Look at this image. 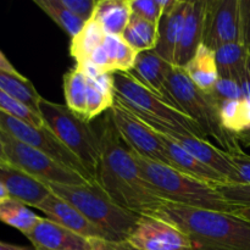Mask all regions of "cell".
Wrapping results in <instances>:
<instances>
[{"label":"cell","mask_w":250,"mask_h":250,"mask_svg":"<svg viewBox=\"0 0 250 250\" xmlns=\"http://www.w3.org/2000/svg\"><path fill=\"white\" fill-rule=\"evenodd\" d=\"M236 215H239V216H242L243 219L248 220L250 222V209H239L238 212H237Z\"/></svg>","instance_id":"46"},{"label":"cell","mask_w":250,"mask_h":250,"mask_svg":"<svg viewBox=\"0 0 250 250\" xmlns=\"http://www.w3.org/2000/svg\"><path fill=\"white\" fill-rule=\"evenodd\" d=\"M114 126L122 141L134 153L150 160L165 164L172 167L160 137L155 131L139 117L132 114L127 107L115 99L114 105L109 110Z\"/></svg>","instance_id":"10"},{"label":"cell","mask_w":250,"mask_h":250,"mask_svg":"<svg viewBox=\"0 0 250 250\" xmlns=\"http://www.w3.org/2000/svg\"><path fill=\"white\" fill-rule=\"evenodd\" d=\"M207 0H189L182 33L175 54V66L185 68L203 41Z\"/></svg>","instance_id":"17"},{"label":"cell","mask_w":250,"mask_h":250,"mask_svg":"<svg viewBox=\"0 0 250 250\" xmlns=\"http://www.w3.org/2000/svg\"><path fill=\"white\" fill-rule=\"evenodd\" d=\"M166 102L188 117L194 120L204 132L205 137L212 138L221 149L231 151L241 146L234 134L222 127L219 110L208 93L202 92L187 76L183 68L173 66L166 83Z\"/></svg>","instance_id":"6"},{"label":"cell","mask_w":250,"mask_h":250,"mask_svg":"<svg viewBox=\"0 0 250 250\" xmlns=\"http://www.w3.org/2000/svg\"><path fill=\"white\" fill-rule=\"evenodd\" d=\"M63 95L66 106L71 112L84 120L87 117V76L77 67L67 71L63 75ZM87 122V121H85Z\"/></svg>","instance_id":"24"},{"label":"cell","mask_w":250,"mask_h":250,"mask_svg":"<svg viewBox=\"0 0 250 250\" xmlns=\"http://www.w3.org/2000/svg\"><path fill=\"white\" fill-rule=\"evenodd\" d=\"M0 110H2L6 114L11 115V116L16 117V119L27 122V124L33 125L36 127L44 126L43 119L41 117V115L32 111L26 105H23L19 100L10 97L9 94L2 92L1 89H0Z\"/></svg>","instance_id":"32"},{"label":"cell","mask_w":250,"mask_h":250,"mask_svg":"<svg viewBox=\"0 0 250 250\" xmlns=\"http://www.w3.org/2000/svg\"><path fill=\"white\" fill-rule=\"evenodd\" d=\"M87 117L85 121L92 122L104 111H109L115 103V93L112 88L104 87L92 78L87 77Z\"/></svg>","instance_id":"31"},{"label":"cell","mask_w":250,"mask_h":250,"mask_svg":"<svg viewBox=\"0 0 250 250\" xmlns=\"http://www.w3.org/2000/svg\"><path fill=\"white\" fill-rule=\"evenodd\" d=\"M98 131L100 159L95 182L119 207L139 216L154 214L166 202L146 180L131 150L122 146L109 112Z\"/></svg>","instance_id":"1"},{"label":"cell","mask_w":250,"mask_h":250,"mask_svg":"<svg viewBox=\"0 0 250 250\" xmlns=\"http://www.w3.org/2000/svg\"><path fill=\"white\" fill-rule=\"evenodd\" d=\"M126 243H127V242H126ZM127 248H128V250H137V249L132 248V247H131V246H129V244H128V243H127Z\"/></svg>","instance_id":"47"},{"label":"cell","mask_w":250,"mask_h":250,"mask_svg":"<svg viewBox=\"0 0 250 250\" xmlns=\"http://www.w3.org/2000/svg\"><path fill=\"white\" fill-rule=\"evenodd\" d=\"M46 215V219L51 220L55 224L85 237V238H105V234L85 219L73 205L61 199L54 193H50L48 198L37 208Z\"/></svg>","instance_id":"16"},{"label":"cell","mask_w":250,"mask_h":250,"mask_svg":"<svg viewBox=\"0 0 250 250\" xmlns=\"http://www.w3.org/2000/svg\"><path fill=\"white\" fill-rule=\"evenodd\" d=\"M38 109L44 125L80 159L95 182L100 159V136L97 127L76 116L66 105L44 98L39 102Z\"/></svg>","instance_id":"7"},{"label":"cell","mask_w":250,"mask_h":250,"mask_svg":"<svg viewBox=\"0 0 250 250\" xmlns=\"http://www.w3.org/2000/svg\"><path fill=\"white\" fill-rule=\"evenodd\" d=\"M92 250H128L126 242H110L103 238H89Z\"/></svg>","instance_id":"40"},{"label":"cell","mask_w":250,"mask_h":250,"mask_svg":"<svg viewBox=\"0 0 250 250\" xmlns=\"http://www.w3.org/2000/svg\"><path fill=\"white\" fill-rule=\"evenodd\" d=\"M131 153L146 180L165 202L229 214L238 212L237 208L222 197L216 186L203 182L177 168L144 158L132 150Z\"/></svg>","instance_id":"3"},{"label":"cell","mask_w":250,"mask_h":250,"mask_svg":"<svg viewBox=\"0 0 250 250\" xmlns=\"http://www.w3.org/2000/svg\"><path fill=\"white\" fill-rule=\"evenodd\" d=\"M44 185L97 226L105 234L106 241L126 242L141 219L139 215L119 207L97 182L88 185Z\"/></svg>","instance_id":"5"},{"label":"cell","mask_w":250,"mask_h":250,"mask_svg":"<svg viewBox=\"0 0 250 250\" xmlns=\"http://www.w3.org/2000/svg\"><path fill=\"white\" fill-rule=\"evenodd\" d=\"M188 234L194 250H250V222L236 214L167 203L154 214Z\"/></svg>","instance_id":"2"},{"label":"cell","mask_w":250,"mask_h":250,"mask_svg":"<svg viewBox=\"0 0 250 250\" xmlns=\"http://www.w3.org/2000/svg\"><path fill=\"white\" fill-rule=\"evenodd\" d=\"M36 250H46V249H36Z\"/></svg>","instance_id":"48"},{"label":"cell","mask_w":250,"mask_h":250,"mask_svg":"<svg viewBox=\"0 0 250 250\" xmlns=\"http://www.w3.org/2000/svg\"><path fill=\"white\" fill-rule=\"evenodd\" d=\"M229 153L231 155L232 163L238 171L241 183L250 185V155L242 149V146H238Z\"/></svg>","instance_id":"38"},{"label":"cell","mask_w":250,"mask_h":250,"mask_svg":"<svg viewBox=\"0 0 250 250\" xmlns=\"http://www.w3.org/2000/svg\"><path fill=\"white\" fill-rule=\"evenodd\" d=\"M65 9L82 20L83 22L89 21L94 14L98 0H59Z\"/></svg>","instance_id":"37"},{"label":"cell","mask_w":250,"mask_h":250,"mask_svg":"<svg viewBox=\"0 0 250 250\" xmlns=\"http://www.w3.org/2000/svg\"><path fill=\"white\" fill-rule=\"evenodd\" d=\"M126 242L137 250H194L188 234L156 216H141Z\"/></svg>","instance_id":"12"},{"label":"cell","mask_w":250,"mask_h":250,"mask_svg":"<svg viewBox=\"0 0 250 250\" xmlns=\"http://www.w3.org/2000/svg\"><path fill=\"white\" fill-rule=\"evenodd\" d=\"M137 56H138V53L121 38L119 43V49H117L116 60H115L116 72H131L136 63Z\"/></svg>","instance_id":"36"},{"label":"cell","mask_w":250,"mask_h":250,"mask_svg":"<svg viewBox=\"0 0 250 250\" xmlns=\"http://www.w3.org/2000/svg\"><path fill=\"white\" fill-rule=\"evenodd\" d=\"M0 141L2 143L5 155L9 165L27 173L31 177L43 183L55 185H88L89 182L80 173L66 168L58 161L45 155L42 151L12 138L0 131Z\"/></svg>","instance_id":"8"},{"label":"cell","mask_w":250,"mask_h":250,"mask_svg":"<svg viewBox=\"0 0 250 250\" xmlns=\"http://www.w3.org/2000/svg\"><path fill=\"white\" fill-rule=\"evenodd\" d=\"M173 65L164 60L155 50L139 53L131 73L141 84L165 99L166 83ZM166 100V99H165Z\"/></svg>","instance_id":"19"},{"label":"cell","mask_w":250,"mask_h":250,"mask_svg":"<svg viewBox=\"0 0 250 250\" xmlns=\"http://www.w3.org/2000/svg\"><path fill=\"white\" fill-rule=\"evenodd\" d=\"M106 33L99 22L92 17L83 28L71 38L70 54L76 60V65H82L90 59L92 54L104 43Z\"/></svg>","instance_id":"23"},{"label":"cell","mask_w":250,"mask_h":250,"mask_svg":"<svg viewBox=\"0 0 250 250\" xmlns=\"http://www.w3.org/2000/svg\"><path fill=\"white\" fill-rule=\"evenodd\" d=\"M183 70L189 80L204 93L211 92L219 80L215 51L204 44H200L197 53Z\"/></svg>","instance_id":"21"},{"label":"cell","mask_w":250,"mask_h":250,"mask_svg":"<svg viewBox=\"0 0 250 250\" xmlns=\"http://www.w3.org/2000/svg\"><path fill=\"white\" fill-rule=\"evenodd\" d=\"M219 77L233 80L241 84L247 63V50L241 42L225 44L215 51Z\"/></svg>","instance_id":"25"},{"label":"cell","mask_w":250,"mask_h":250,"mask_svg":"<svg viewBox=\"0 0 250 250\" xmlns=\"http://www.w3.org/2000/svg\"><path fill=\"white\" fill-rule=\"evenodd\" d=\"M41 217L28 209L26 204L9 198L0 203V221L19 229L22 234H28L36 227Z\"/></svg>","instance_id":"28"},{"label":"cell","mask_w":250,"mask_h":250,"mask_svg":"<svg viewBox=\"0 0 250 250\" xmlns=\"http://www.w3.org/2000/svg\"><path fill=\"white\" fill-rule=\"evenodd\" d=\"M112 76L115 99L154 131L207 139L204 132L194 120L141 84L131 73L115 72Z\"/></svg>","instance_id":"4"},{"label":"cell","mask_w":250,"mask_h":250,"mask_svg":"<svg viewBox=\"0 0 250 250\" xmlns=\"http://www.w3.org/2000/svg\"><path fill=\"white\" fill-rule=\"evenodd\" d=\"M208 95H209L217 110L225 102L243 99L241 84L233 80L222 77H219L214 89L210 93H208Z\"/></svg>","instance_id":"33"},{"label":"cell","mask_w":250,"mask_h":250,"mask_svg":"<svg viewBox=\"0 0 250 250\" xmlns=\"http://www.w3.org/2000/svg\"><path fill=\"white\" fill-rule=\"evenodd\" d=\"M222 127L232 134H238L250 127V103L246 99L225 102L219 107Z\"/></svg>","instance_id":"29"},{"label":"cell","mask_w":250,"mask_h":250,"mask_svg":"<svg viewBox=\"0 0 250 250\" xmlns=\"http://www.w3.org/2000/svg\"><path fill=\"white\" fill-rule=\"evenodd\" d=\"M121 38L138 54L154 50L158 44V24L132 15Z\"/></svg>","instance_id":"27"},{"label":"cell","mask_w":250,"mask_h":250,"mask_svg":"<svg viewBox=\"0 0 250 250\" xmlns=\"http://www.w3.org/2000/svg\"><path fill=\"white\" fill-rule=\"evenodd\" d=\"M0 164H2V165H9V163H7L6 155H5L4 148H2L1 141H0Z\"/></svg>","instance_id":"45"},{"label":"cell","mask_w":250,"mask_h":250,"mask_svg":"<svg viewBox=\"0 0 250 250\" xmlns=\"http://www.w3.org/2000/svg\"><path fill=\"white\" fill-rule=\"evenodd\" d=\"M156 133H158L161 142H163L164 148H165L166 153H167L172 167L177 168L178 171L186 173V175L192 176V177L198 178V180L203 181V182L210 183L212 186L229 183L226 178L222 177L220 173H217L216 171H214L209 166L203 164L197 158L190 155L188 151H186L180 144L176 143L170 137L166 136V134L159 133V132H156Z\"/></svg>","instance_id":"20"},{"label":"cell","mask_w":250,"mask_h":250,"mask_svg":"<svg viewBox=\"0 0 250 250\" xmlns=\"http://www.w3.org/2000/svg\"><path fill=\"white\" fill-rule=\"evenodd\" d=\"M0 250H36V249L28 248V247L15 246V244H9V243H4V242H0Z\"/></svg>","instance_id":"43"},{"label":"cell","mask_w":250,"mask_h":250,"mask_svg":"<svg viewBox=\"0 0 250 250\" xmlns=\"http://www.w3.org/2000/svg\"><path fill=\"white\" fill-rule=\"evenodd\" d=\"M0 131L50 156L60 165L80 173L89 182H94L80 159L71 153L45 125L36 127L0 110Z\"/></svg>","instance_id":"9"},{"label":"cell","mask_w":250,"mask_h":250,"mask_svg":"<svg viewBox=\"0 0 250 250\" xmlns=\"http://www.w3.org/2000/svg\"><path fill=\"white\" fill-rule=\"evenodd\" d=\"M189 0H170L158 24V44L154 50L175 66V54L182 33Z\"/></svg>","instance_id":"15"},{"label":"cell","mask_w":250,"mask_h":250,"mask_svg":"<svg viewBox=\"0 0 250 250\" xmlns=\"http://www.w3.org/2000/svg\"><path fill=\"white\" fill-rule=\"evenodd\" d=\"M241 9V38L239 42L250 54V0H239Z\"/></svg>","instance_id":"39"},{"label":"cell","mask_w":250,"mask_h":250,"mask_svg":"<svg viewBox=\"0 0 250 250\" xmlns=\"http://www.w3.org/2000/svg\"><path fill=\"white\" fill-rule=\"evenodd\" d=\"M132 16L129 0H98L93 17L110 36L121 37Z\"/></svg>","instance_id":"22"},{"label":"cell","mask_w":250,"mask_h":250,"mask_svg":"<svg viewBox=\"0 0 250 250\" xmlns=\"http://www.w3.org/2000/svg\"><path fill=\"white\" fill-rule=\"evenodd\" d=\"M34 4L42 10L45 15H48L66 34L73 38L81 29L83 28L85 22L78 19L76 15L68 11L67 9L60 4L59 0H34Z\"/></svg>","instance_id":"30"},{"label":"cell","mask_w":250,"mask_h":250,"mask_svg":"<svg viewBox=\"0 0 250 250\" xmlns=\"http://www.w3.org/2000/svg\"><path fill=\"white\" fill-rule=\"evenodd\" d=\"M26 237L34 249L92 250L89 238L80 236L46 217H41Z\"/></svg>","instance_id":"14"},{"label":"cell","mask_w":250,"mask_h":250,"mask_svg":"<svg viewBox=\"0 0 250 250\" xmlns=\"http://www.w3.org/2000/svg\"><path fill=\"white\" fill-rule=\"evenodd\" d=\"M0 71H4V72L9 73H19V71L14 67L11 62L9 61V59L4 55L1 50H0Z\"/></svg>","instance_id":"41"},{"label":"cell","mask_w":250,"mask_h":250,"mask_svg":"<svg viewBox=\"0 0 250 250\" xmlns=\"http://www.w3.org/2000/svg\"><path fill=\"white\" fill-rule=\"evenodd\" d=\"M222 197L237 209H250V185L225 183L216 186Z\"/></svg>","instance_id":"35"},{"label":"cell","mask_w":250,"mask_h":250,"mask_svg":"<svg viewBox=\"0 0 250 250\" xmlns=\"http://www.w3.org/2000/svg\"><path fill=\"white\" fill-rule=\"evenodd\" d=\"M239 0H207L202 44L216 51L220 46L239 42Z\"/></svg>","instance_id":"11"},{"label":"cell","mask_w":250,"mask_h":250,"mask_svg":"<svg viewBox=\"0 0 250 250\" xmlns=\"http://www.w3.org/2000/svg\"><path fill=\"white\" fill-rule=\"evenodd\" d=\"M0 89L26 105L32 111L39 114L38 105L42 97L34 88L33 83L20 72L9 73L0 71Z\"/></svg>","instance_id":"26"},{"label":"cell","mask_w":250,"mask_h":250,"mask_svg":"<svg viewBox=\"0 0 250 250\" xmlns=\"http://www.w3.org/2000/svg\"><path fill=\"white\" fill-rule=\"evenodd\" d=\"M9 198H10V194H9V192H7L6 187H5V186L0 182V203L5 202V200H7Z\"/></svg>","instance_id":"44"},{"label":"cell","mask_w":250,"mask_h":250,"mask_svg":"<svg viewBox=\"0 0 250 250\" xmlns=\"http://www.w3.org/2000/svg\"><path fill=\"white\" fill-rule=\"evenodd\" d=\"M156 132V131H155ZM160 133V132H159ZM180 144L186 151L202 161L210 168L226 178L229 183H241L239 173L232 163L229 151L215 146L210 141L195 136H183L178 133H163Z\"/></svg>","instance_id":"13"},{"label":"cell","mask_w":250,"mask_h":250,"mask_svg":"<svg viewBox=\"0 0 250 250\" xmlns=\"http://www.w3.org/2000/svg\"><path fill=\"white\" fill-rule=\"evenodd\" d=\"M170 0H129L132 15L146 20L154 24H159L164 9Z\"/></svg>","instance_id":"34"},{"label":"cell","mask_w":250,"mask_h":250,"mask_svg":"<svg viewBox=\"0 0 250 250\" xmlns=\"http://www.w3.org/2000/svg\"><path fill=\"white\" fill-rule=\"evenodd\" d=\"M0 182L6 187L10 198L29 207L38 208L51 193L41 181L11 165L0 164Z\"/></svg>","instance_id":"18"},{"label":"cell","mask_w":250,"mask_h":250,"mask_svg":"<svg viewBox=\"0 0 250 250\" xmlns=\"http://www.w3.org/2000/svg\"><path fill=\"white\" fill-rule=\"evenodd\" d=\"M234 137H236V139L238 141V143L241 146L250 148V127L248 129H246V131L241 132V133L234 134Z\"/></svg>","instance_id":"42"}]
</instances>
